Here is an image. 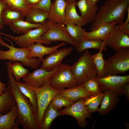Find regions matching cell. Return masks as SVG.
<instances>
[{
	"instance_id": "cell-1",
	"label": "cell",
	"mask_w": 129,
	"mask_h": 129,
	"mask_svg": "<svg viewBox=\"0 0 129 129\" xmlns=\"http://www.w3.org/2000/svg\"><path fill=\"white\" fill-rule=\"evenodd\" d=\"M10 62H7V77L8 79L7 87L11 91L17 106L18 113L16 122L22 125L24 129H39L32 104L29 99L24 95L18 88L16 81L10 68Z\"/></svg>"
},
{
	"instance_id": "cell-2",
	"label": "cell",
	"mask_w": 129,
	"mask_h": 129,
	"mask_svg": "<svg viewBox=\"0 0 129 129\" xmlns=\"http://www.w3.org/2000/svg\"><path fill=\"white\" fill-rule=\"evenodd\" d=\"M129 7V0H106L98 8L91 22V31L108 23L114 22L121 25Z\"/></svg>"
},
{
	"instance_id": "cell-3",
	"label": "cell",
	"mask_w": 129,
	"mask_h": 129,
	"mask_svg": "<svg viewBox=\"0 0 129 129\" xmlns=\"http://www.w3.org/2000/svg\"><path fill=\"white\" fill-rule=\"evenodd\" d=\"M0 44L2 46L7 47L9 49L4 51L0 49V60H8L11 61H19L23 65L29 67L34 69L39 66L41 62L36 57L28 58L30 50L27 47L16 48L12 44L10 45L4 42L0 35Z\"/></svg>"
},
{
	"instance_id": "cell-4",
	"label": "cell",
	"mask_w": 129,
	"mask_h": 129,
	"mask_svg": "<svg viewBox=\"0 0 129 129\" xmlns=\"http://www.w3.org/2000/svg\"><path fill=\"white\" fill-rule=\"evenodd\" d=\"M71 67L78 86L82 85L86 81L94 78L97 75L95 65L88 49Z\"/></svg>"
},
{
	"instance_id": "cell-5",
	"label": "cell",
	"mask_w": 129,
	"mask_h": 129,
	"mask_svg": "<svg viewBox=\"0 0 129 129\" xmlns=\"http://www.w3.org/2000/svg\"><path fill=\"white\" fill-rule=\"evenodd\" d=\"M114 54L105 61V76L124 73L129 70V47L115 50Z\"/></svg>"
},
{
	"instance_id": "cell-6",
	"label": "cell",
	"mask_w": 129,
	"mask_h": 129,
	"mask_svg": "<svg viewBox=\"0 0 129 129\" xmlns=\"http://www.w3.org/2000/svg\"><path fill=\"white\" fill-rule=\"evenodd\" d=\"M48 28L41 37L42 44H49L53 42H66L75 47L77 44L73 39L68 33L64 24L57 23L47 21Z\"/></svg>"
},
{
	"instance_id": "cell-7",
	"label": "cell",
	"mask_w": 129,
	"mask_h": 129,
	"mask_svg": "<svg viewBox=\"0 0 129 129\" xmlns=\"http://www.w3.org/2000/svg\"><path fill=\"white\" fill-rule=\"evenodd\" d=\"M49 84L53 88L58 90L78 86L71 66L62 63L58 67L57 71L51 79Z\"/></svg>"
},
{
	"instance_id": "cell-8",
	"label": "cell",
	"mask_w": 129,
	"mask_h": 129,
	"mask_svg": "<svg viewBox=\"0 0 129 129\" xmlns=\"http://www.w3.org/2000/svg\"><path fill=\"white\" fill-rule=\"evenodd\" d=\"M31 87L34 91L36 97L38 111L36 117L39 129L45 110L53 97L58 93L59 90L53 88L49 83L40 88Z\"/></svg>"
},
{
	"instance_id": "cell-9",
	"label": "cell",
	"mask_w": 129,
	"mask_h": 129,
	"mask_svg": "<svg viewBox=\"0 0 129 129\" xmlns=\"http://www.w3.org/2000/svg\"><path fill=\"white\" fill-rule=\"evenodd\" d=\"M48 27L47 21L40 27L34 29H31L23 34L15 36L0 32V35L7 37L14 41L17 45L21 47H27L32 43L39 42L42 43L41 37L47 30Z\"/></svg>"
},
{
	"instance_id": "cell-10",
	"label": "cell",
	"mask_w": 129,
	"mask_h": 129,
	"mask_svg": "<svg viewBox=\"0 0 129 129\" xmlns=\"http://www.w3.org/2000/svg\"><path fill=\"white\" fill-rule=\"evenodd\" d=\"M86 98H81L70 106L59 111V115H68L74 118L79 126L82 128L87 126L86 119L91 118V116L86 107L85 101Z\"/></svg>"
},
{
	"instance_id": "cell-11",
	"label": "cell",
	"mask_w": 129,
	"mask_h": 129,
	"mask_svg": "<svg viewBox=\"0 0 129 129\" xmlns=\"http://www.w3.org/2000/svg\"><path fill=\"white\" fill-rule=\"evenodd\" d=\"M94 79L98 83L102 92L111 91L117 95H123L121 87L124 84L129 82V75L121 76L109 75L102 77H95Z\"/></svg>"
},
{
	"instance_id": "cell-12",
	"label": "cell",
	"mask_w": 129,
	"mask_h": 129,
	"mask_svg": "<svg viewBox=\"0 0 129 129\" xmlns=\"http://www.w3.org/2000/svg\"><path fill=\"white\" fill-rule=\"evenodd\" d=\"M58 67L51 71L40 68L32 72L29 73L22 80L30 86L35 88H40L49 83L56 73Z\"/></svg>"
},
{
	"instance_id": "cell-13",
	"label": "cell",
	"mask_w": 129,
	"mask_h": 129,
	"mask_svg": "<svg viewBox=\"0 0 129 129\" xmlns=\"http://www.w3.org/2000/svg\"><path fill=\"white\" fill-rule=\"evenodd\" d=\"M73 48L70 47L62 48L53 52L41 61L40 68L51 71L62 63L63 59L70 55Z\"/></svg>"
},
{
	"instance_id": "cell-14",
	"label": "cell",
	"mask_w": 129,
	"mask_h": 129,
	"mask_svg": "<svg viewBox=\"0 0 129 129\" xmlns=\"http://www.w3.org/2000/svg\"><path fill=\"white\" fill-rule=\"evenodd\" d=\"M104 41L107 46L115 50L129 47V35L123 32L117 25L114 27Z\"/></svg>"
},
{
	"instance_id": "cell-15",
	"label": "cell",
	"mask_w": 129,
	"mask_h": 129,
	"mask_svg": "<svg viewBox=\"0 0 129 129\" xmlns=\"http://www.w3.org/2000/svg\"><path fill=\"white\" fill-rule=\"evenodd\" d=\"M67 2L64 0H55L48 11L47 21L64 24Z\"/></svg>"
},
{
	"instance_id": "cell-16",
	"label": "cell",
	"mask_w": 129,
	"mask_h": 129,
	"mask_svg": "<svg viewBox=\"0 0 129 129\" xmlns=\"http://www.w3.org/2000/svg\"><path fill=\"white\" fill-rule=\"evenodd\" d=\"M39 42L32 43L27 47L30 50L29 54L28 56V58L37 57L41 61L43 59L45 55L50 54L58 50L61 47L63 46L66 44V42H62L58 44L51 47H48L42 45Z\"/></svg>"
},
{
	"instance_id": "cell-17",
	"label": "cell",
	"mask_w": 129,
	"mask_h": 129,
	"mask_svg": "<svg viewBox=\"0 0 129 129\" xmlns=\"http://www.w3.org/2000/svg\"><path fill=\"white\" fill-rule=\"evenodd\" d=\"M103 93V97L97 111L100 115H106L115 108L119 99L113 91H106Z\"/></svg>"
},
{
	"instance_id": "cell-18",
	"label": "cell",
	"mask_w": 129,
	"mask_h": 129,
	"mask_svg": "<svg viewBox=\"0 0 129 129\" xmlns=\"http://www.w3.org/2000/svg\"><path fill=\"white\" fill-rule=\"evenodd\" d=\"M77 6L86 24L92 22L94 19L98 8L97 4H94L89 0H79L77 1Z\"/></svg>"
},
{
	"instance_id": "cell-19",
	"label": "cell",
	"mask_w": 129,
	"mask_h": 129,
	"mask_svg": "<svg viewBox=\"0 0 129 129\" xmlns=\"http://www.w3.org/2000/svg\"><path fill=\"white\" fill-rule=\"evenodd\" d=\"M117 24L112 22L104 24L97 29L90 32H85L83 39L105 41L114 27Z\"/></svg>"
},
{
	"instance_id": "cell-20",
	"label": "cell",
	"mask_w": 129,
	"mask_h": 129,
	"mask_svg": "<svg viewBox=\"0 0 129 129\" xmlns=\"http://www.w3.org/2000/svg\"><path fill=\"white\" fill-rule=\"evenodd\" d=\"M58 93L68 100L74 102L80 98H89L92 96L82 85L59 90Z\"/></svg>"
},
{
	"instance_id": "cell-21",
	"label": "cell",
	"mask_w": 129,
	"mask_h": 129,
	"mask_svg": "<svg viewBox=\"0 0 129 129\" xmlns=\"http://www.w3.org/2000/svg\"><path fill=\"white\" fill-rule=\"evenodd\" d=\"M76 1L67 2L64 25L67 23H72L82 27L86 24L83 18L78 14L76 8Z\"/></svg>"
},
{
	"instance_id": "cell-22",
	"label": "cell",
	"mask_w": 129,
	"mask_h": 129,
	"mask_svg": "<svg viewBox=\"0 0 129 129\" xmlns=\"http://www.w3.org/2000/svg\"><path fill=\"white\" fill-rule=\"evenodd\" d=\"M17 113L16 105L6 113H0V129H19L16 122Z\"/></svg>"
},
{
	"instance_id": "cell-23",
	"label": "cell",
	"mask_w": 129,
	"mask_h": 129,
	"mask_svg": "<svg viewBox=\"0 0 129 129\" xmlns=\"http://www.w3.org/2000/svg\"><path fill=\"white\" fill-rule=\"evenodd\" d=\"M48 11L38 8L30 7L26 13L25 21L37 24L45 22L47 19Z\"/></svg>"
},
{
	"instance_id": "cell-24",
	"label": "cell",
	"mask_w": 129,
	"mask_h": 129,
	"mask_svg": "<svg viewBox=\"0 0 129 129\" xmlns=\"http://www.w3.org/2000/svg\"><path fill=\"white\" fill-rule=\"evenodd\" d=\"M25 15L22 11L11 9L6 6L2 11L1 18L4 24L9 26L16 21L23 20Z\"/></svg>"
},
{
	"instance_id": "cell-25",
	"label": "cell",
	"mask_w": 129,
	"mask_h": 129,
	"mask_svg": "<svg viewBox=\"0 0 129 129\" xmlns=\"http://www.w3.org/2000/svg\"><path fill=\"white\" fill-rule=\"evenodd\" d=\"M107 45L105 41L100 40L83 39L75 47L77 51L80 53L90 48H94L102 51H105Z\"/></svg>"
},
{
	"instance_id": "cell-26",
	"label": "cell",
	"mask_w": 129,
	"mask_h": 129,
	"mask_svg": "<svg viewBox=\"0 0 129 129\" xmlns=\"http://www.w3.org/2000/svg\"><path fill=\"white\" fill-rule=\"evenodd\" d=\"M16 83L20 91L29 99L32 105L34 113L36 116L38 105L36 97L34 91L31 86L25 82L16 81Z\"/></svg>"
},
{
	"instance_id": "cell-27",
	"label": "cell",
	"mask_w": 129,
	"mask_h": 129,
	"mask_svg": "<svg viewBox=\"0 0 129 129\" xmlns=\"http://www.w3.org/2000/svg\"><path fill=\"white\" fill-rule=\"evenodd\" d=\"M59 116V111L54 108L50 103L44 112L39 129H49L54 120Z\"/></svg>"
},
{
	"instance_id": "cell-28",
	"label": "cell",
	"mask_w": 129,
	"mask_h": 129,
	"mask_svg": "<svg viewBox=\"0 0 129 129\" xmlns=\"http://www.w3.org/2000/svg\"><path fill=\"white\" fill-rule=\"evenodd\" d=\"M16 105L11 91L7 87L3 94L0 96V113L3 114L6 113Z\"/></svg>"
},
{
	"instance_id": "cell-29",
	"label": "cell",
	"mask_w": 129,
	"mask_h": 129,
	"mask_svg": "<svg viewBox=\"0 0 129 129\" xmlns=\"http://www.w3.org/2000/svg\"><path fill=\"white\" fill-rule=\"evenodd\" d=\"M43 23L34 24L21 20L12 23L9 26L14 32L17 34H23L32 28L40 27Z\"/></svg>"
},
{
	"instance_id": "cell-30",
	"label": "cell",
	"mask_w": 129,
	"mask_h": 129,
	"mask_svg": "<svg viewBox=\"0 0 129 129\" xmlns=\"http://www.w3.org/2000/svg\"><path fill=\"white\" fill-rule=\"evenodd\" d=\"M65 25L68 33L76 43L79 44L83 40L86 31L81 27L72 23Z\"/></svg>"
},
{
	"instance_id": "cell-31",
	"label": "cell",
	"mask_w": 129,
	"mask_h": 129,
	"mask_svg": "<svg viewBox=\"0 0 129 129\" xmlns=\"http://www.w3.org/2000/svg\"><path fill=\"white\" fill-rule=\"evenodd\" d=\"M102 51H99L93 55H91V57L95 65L97 71V76L102 77L105 76V68L106 61L104 58Z\"/></svg>"
},
{
	"instance_id": "cell-32",
	"label": "cell",
	"mask_w": 129,
	"mask_h": 129,
	"mask_svg": "<svg viewBox=\"0 0 129 129\" xmlns=\"http://www.w3.org/2000/svg\"><path fill=\"white\" fill-rule=\"evenodd\" d=\"M20 62H14L10 64L11 72L16 81H20V80L26 76L29 73L28 70L24 67Z\"/></svg>"
},
{
	"instance_id": "cell-33",
	"label": "cell",
	"mask_w": 129,
	"mask_h": 129,
	"mask_svg": "<svg viewBox=\"0 0 129 129\" xmlns=\"http://www.w3.org/2000/svg\"><path fill=\"white\" fill-rule=\"evenodd\" d=\"M94 78L86 81L82 85L92 96H94L101 94L103 92L98 82Z\"/></svg>"
},
{
	"instance_id": "cell-34",
	"label": "cell",
	"mask_w": 129,
	"mask_h": 129,
	"mask_svg": "<svg viewBox=\"0 0 129 129\" xmlns=\"http://www.w3.org/2000/svg\"><path fill=\"white\" fill-rule=\"evenodd\" d=\"M104 95L103 93L96 96L86 98L85 103L86 107L90 113L97 111Z\"/></svg>"
},
{
	"instance_id": "cell-35",
	"label": "cell",
	"mask_w": 129,
	"mask_h": 129,
	"mask_svg": "<svg viewBox=\"0 0 129 129\" xmlns=\"http://www.w3.org/2000/svg\"><path fill=\"white\" fill-rule=\"evenodd\" d=\"M8 8L22 11L25 13L30 8L26 0H4Z\"/></svg>"
},
{
	"instance_id": "cell-36",
	"label": "cell",
	"mask_w": 129,
	"mask_h": 129,
	"mask_svg": "<svg viewBox=\"0 0 129 129\" xmlns=\"http://www.w3.org/2000/svg\"><path fill=\"white\" fill-rule=\"evenodd\" d=\"M74 102L68 100L58 93L53 97L50 103L54 108L59 110L63 107H69Z\"/></svg>"
},
{
	"instance_id": "cell-37",
	"label": "cell",
	"mask_w": 129,
	"mask_h": 129,
	"mask_svg": "<svg viewBox=\"0 0 129 129\" xmlns=\"http://www.w3.org/2000/svg\"><path fill=\"white\" fill-rule=\"evenodd\" d=\"M52 3L51 0H41L38 4L34 5H30V6L31 7L39 8L48 11Z\"/></svg>"
},
{
	"instance_id": "cell-38",
	"label": "cell",
	"mask_w": 129,
	"mask_h": 129,
	"mask_svg": "<svg viewBox=\"0 0 129 129\" xmlns=\"http://www.w3.org/2000/svg\"><path fill=\"white\" fill-rule=\"evenodd\" d=\"M6 6L4 0H0V30L3 29L4 27V24L2 21L1 15L3 11Z\"/></svg>"
},
{
	"instance_id": "cell-39",
	"label": "cell",
	"mask_w": 129,
	"mask_h": 129,
	"mask_svg": "<svg viewBox=\"0 0 129 129\" xmlns=\"http://www.w3.org/2000/svg\"><path fill=\"white\" fill-rule=\"evenodd\" d=\"M123 94H124L128 101H129V82L124 84L121 87Z\"/></svg>"
},
{
	"instance_id": "cell-40",
	"label": "cell",
	"mask_w": 129,
	"mask_h": 129,
	"mask_svg": "<svg viewBox=\"0 0 129 129\" xmlns=\"http://www.w3.org/2000/svg\"><path fill=\"white\" fill-rule=\"evenodd\" d=\"M118 26L123 32L129 35V23L124 25Z\"/></svg>"
},
{
	"instance_id": "cell-41",
	"label": "cell",
	"mask_w": 129,
	"mask_h": 129,
	"mask_svg": "<svg viewBox=\"0 0 129 129\" xmlns=\"http://www.w3.org/2000/svg\"><path fill=\"white\" fill-rule=\"evenodd\" d=\"M6 84L0 81V96L3 94L6 90L7 88Z\"/></svg>"
},
{
	"instance_id": "cell-42",
	"label": "cell",
	"mask_w": 129,
	"mask_h": 129,
	"mask_svg": "<svg viewBox=\"0 0 129 129\" xmlns=\"http://www.w3.org/2000/svg\"><path fill=\"white\" fill-rule=\"evenodd\" d=\"M41 0H26L27 3L30 5H34L38 4Z\"/></svg>"
},
{
	"instance_id": "cell-43",
	"label": "cell",
	"mask_w": 129,
	"mask_h": 129,
	"mask_svg": "<svg viewBox=\"0 0 129 129\" xmlns=\"http://www.w3.org/2000/svg\"><path fill=\"white\" fill-rule=\"evenodd\" d=\"M90 2L94 4H97L99 0H89Z\"/></svg>"
},
{
	"instance_id": "cell-44",
	"label": "cell",
	"mask_w": 129,
	"mask_h": 129,
	"mask_svg": "<svg viewBox=\"0 0 129 129\" xmlns=\"http://www.w3.org/2000/svg\"><path fill=\"white\" fill-rule=\"evenodd\" d=\"M67 2H71L76 1V0H64Z\"/></svg>"
},
{
	"instance_id": "cell-45",
	"label": "cell",
	"mask_w": 129,
	"mask_h": 129,
	"mask_svg": "<svg viewBox=\"0 0 129 129\" xmlns=\"http://www.w3.org/2000/svg\"><path fill=\"white\" fill-rule=\"evenodd\" d=\"M126 128H127H127H128V126H129V124H126Z\"/></svg>"
}]
</instances>
